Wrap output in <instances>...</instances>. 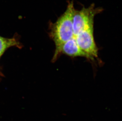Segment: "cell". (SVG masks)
Masks as SVG:
<instances>
[{"label":"cell","instance_id":"cell-1","mask_svg":"<svg viewBox=\"0 0 122 121\" xmlns=\"http://www.w3.org/2000/svg\"><path fill=\"white\" fill-rule=\"evenodd\" d=\"M75 9L73 1H68L65 12L52 26L50 36L55 43V51L62 44L74 37L73 16Z\"/></svg>","mask_w":122,"mask_h":121},{"label":"cell","instance_id":"cell-2","mask_svg":"<svg viewBox=\"0 0 122 121\" xmlns=\"http://www.w3.org/2000/svg\"><path fill=\"white\" fill-rule=\"evenodd\" d=\"M102 8H95L94 4L87 8L83 7L80 10L74 9L73 16V26L74 36L86 29L94 27L96 15L103 11Z\"/></svg>","mask_w":122,"mask_h":121},{"label":"cell","instance_id":"cell-3","mask_svg":"<svg viewBox=\"0 0 122 121\" xmlns=\"http://www.w3.org/2000/svg\"><path fill=\"white\" fill-rule=\"evenodd\" d=\"M76 42L80 49L93 60L98 57V50L94 37V27L82 31L75 36Z\"/></svg>","mask_w":122,"mask_h":121},{"label":"cell","instance_id":"cell-4","mask_svg":"<svg viewBox=\"0 0 122 121\" xmlns=\"http://www.w3.org/2000/svg\"><path fill=\"white\" fill-rule=\"evenodd\" d=\"M61 54H63L71 57H83L90 59L89 56L79 47L75 37L62 44L58 50L55 51L53 60H56Z\"/></svg>","mask_w":122,"mask_h":121},{"label":"cell","instance_id":"cell-5","mask_svg":"<svg viewBox=\"0 0 122 121\" xmlns=\"http://www.w3.org/2000/svg\"><path fill=\"white\" fill-rule=\"evenodd\" d=\"M16 46L19 47L20 43L15 38L8 39L0 36V57L8 48Z\"/></svg>","mask_w":122,"mask_h":121}]
</instances>
